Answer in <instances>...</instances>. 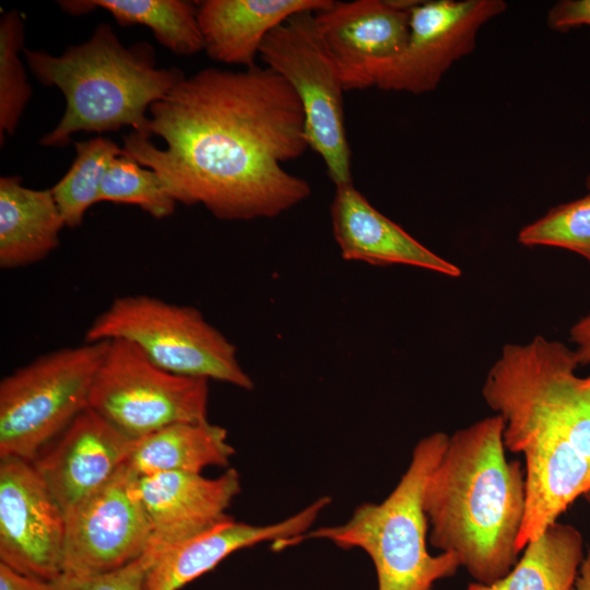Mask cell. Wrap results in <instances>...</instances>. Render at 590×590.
<instances>
[{"instance_id": "obj_1", "label": "cell", "mask_w": 590, "mask_h": 590, "mask_svg": "<svg viewBox=\"0 0 590 590\" xmlns=\"http://www.w3.org/2000/svg\"><path fill=\"white\" fill-rule=\"evenodd\" d=\"M149 118L165 148L133 131L122 138L123 156L156 172L176 202L248 221L278 216L311 192L282 166L309 148L303 107L268 67L184 75Z\"/></svg>"}, {"instance_id": "obj_2", "label": "cell", "mask_w": 590, "mask_h": 590, "mask_svg": "<svg viewBox=\"0 0 590 590\" xmlns=\"http://www.w3.org/2000/svg\"><path fill=\"white\" fill-rule=\"evenodd\" d=\"M578 366L575 350L536 335L505 344L482 387L503 417L507 451L524 458L519 552L590 488V375L578 376Z\"/></svg>"}, {"instance_id": "obj_3", "label": "cell", "mask_w": 590, "mask_h": 590, "mask_svg": "<svg viewBox=\"0 0 590 590\" xmlns=\"http://www.w3.org/2000/svg\"><path fill=\"white\" fill-rule=\"evenodd\" d=\"M506 451L498 414L456 430L422 496L429 544L455 555L475 582L485 585L507 575L520 554L526 474Z\"/></svg>"}, {"instance_id": "obj_4", "label": "cell", "mask_w": 590, "mask_h": 590, "mask_svg": "<svg viewBox=\"0 0 590 590\" xmlns=\"http://www.w3.org/2000/svg\"><path fill=\"white\" fill-rule=\"evenodd\" d=\"M34 76L61 91L64 113L39 143L64 146L79 131L106 132L132 127L150 139L149 110L185 75L178 68H157L145 42L125 46L111 26L101 23L90 39L61 55L23 50Z\"/></svg>"}, {"instance_id": "obj_5", "label": "cell", "mask_w": 590, "mask_h": 590, "mask_svg": "<svg viewBox=\"0 0 590 590\" xmlns=\"http://www.w3.org/2000/svg\"><path fill=\"white\" fill-rule=\"evenodd\" d=\"M448 438L442 432L423 437L399 483L381 503L362 504L346 522L308 531L276 551L307 539L329 540L343 550L359 548L369 556L378 590H434L437 581L455 576L461 567L450 553L428 552V522L422 504L424 485Z\"/></svg>"}, {"instance_id": "obj_6", "label": "cell", "mask_w": 590, "mask_h": 590, "mask_svg": "<svg viewBox=\"0 0 590 590\" xmlns=\"http://www.w3.org/2000/svg\"><path fill=\"white\" fill-rule=\"evenodd\" d=\"M127 340L173 374L251 390L235 345L199 309L145 294L125 295L87 328L84 342Z\"/></svg>"}, {"instance_id": "obj_7", "label": "cell", "mask_w": 590, "mask_h": 590, "mask_svg": "<svg viewBox=\"0 0 590 590\" xmlns=\"http://www.w3.org/2000/svg\"><path fill=\"white\" fill-rule=\"evenodd\" d=\"M109 341L37 356L0 382V458L33 461L81 412Z\"/></svg>"}, {"instance_id": "obj_8", "label": "cell", "mask_w": 590, "mask_h": 590, "mask_svg": "<svg viewBox=\"0 0 590 590\" xmlns=\"http://www.w3.org/2000/svg\"><path fill=\"white\" fill-rule=\"evenodd\" d=\"M314 13H297L271 31L259 57L294 90L304 110L308 145L322 158L330 179L338 186L352 182L345 90Z\"/></svg>"}, {"instance_id": "obj_9", "label": "cell", "mask_w": 590, "mask_h": 590, "mask_svg": "<svg viewBox=\"0 0 590 590\" xmlns=\"http://www.w3.org/2000/svg\"><path fill=\"white\" fill-rule=\"evenodd\" d=\"M209 380L173 374L137 345L111 340L96 373L88 408L140 439L165 426L208 421Z\"/></svg>"}, {"instance_id": "obj_10", "label": "cell", "mask_w": 590, "mask_h": 590, "mask_svg": "<svg viewBox=\"0 0 590 590\" xmlns=\"http://www.w3.org/2000/svg\"><path fill=\"white\" fill-rule=\"evenodd\" d=\"M138 480L126 462L107 483L64 514L62 574L96 575L145 553L152 531Z\"/></svg>"}, {"instance_id": "obj_11", "label": "cell", "mask_w": 590, "mask_h": 590, "mask_svg": "<svg viewBox=\"0 0 590 590\" xmlns=\"http://www.w3.org/2000/svg\"><path fill=\"white\" fill-rule=\"evenodd\" d=\"M506 9L503 0L420 1L411 10L405 47L378 71L374 86L414 95L434 91L473 51L482 26Z\"/></svg>"}, {"instance_id": "obj_12", "label": "cell", "mask_w": 590, "mask_h": 590, "mask_svg": "<svg viewBox=\"0 0 590 590\" xmlns=\"http://www.w3.org/2000/svg\"><path fill=\"white\" fill-rule=\"evenodd\" d=\"M64 512L31 461H0V562L46 581L62 574Z\"/></svg>"}, {"instance_id": "obj_13", "label": "cell", "mask_w": 590, "mask_h": 590, "mask_svg": "<svg viewBox=\"0 0 590 590\" xmlns=\"http://www.w3.org/2000/svg\"><path fill=\"white\" fill-rule=\"evenodd\" d=\"M410 14L394 0L332 1L314 13L345 92L375 85L378 71L406 45Z\"/></svg>"}, {"instance_id": "obj_14", "label": "cell", "mask_w": 590, "mask_h": 590, "mask_svg": "<svg viewBox=\"0 0 590 590\" xmlns=\"http://www.w3.org/2000/svg\"><path fill=\"white\" fill-rule=\"evenodd\" d=\"M137 440L87 408L32 463L66 514L115 475Z\"/></svg>"}, {"instance_id": "obj_15", "label": "cell", "mask_w": 590, "mask_h": 590, "mask_svg": "<svg viewBox=\"0 0 590 590\" xmlns=\"http://www.w3.org/2000/svg\"><path fill=\"white\" fill-rule=\"evenodd\" d=\"M138 487L152 531L146 551L154 557L228 519L226 510L241 491L235 469L217 477L158 472L139 476Z\"/></svg>"}, {"instance_id": "obj_16", "label": "cell", "mask_w": 590, "mask_h": 590, "mask_svg": "<svg viewBox=\"0 0 590 590\" xmlns=\"http://www.w3.org/2000/svg\"><path fill=\"white\" fill-rule=\"evenodd\" d=\"M330 504L323 496L276 523L255 526L229 517L204 533L169 547L155 557L145 578V590H179L214 569L232 553L271 541L272 548L304 535Z\"/></svg>"}, {"instance_id": "obj_17", "label": "cell", "mask_w": 590, "mask_h": 590, "mask_svg": "<svg viewBox=\"0 0 590 590\" xmlns=\"http://www.w3.org/2000/svg\"><path fill=\"white\" fill-rule=\"evenodd\" d=\"M332 232L341 256L373 266L404 264L459 278L461 270L436 255L388 219L353 186H335L330 208Z\"/></svg>"}, {"instance_id": "obj_18", "label": "cell", "mask_w": 590, "mask_h": 590, "mask_svg": "<svg viewBox=\"0 0 590 590\" xmlns=\"http://www.w3.org/2000/svg\"><path fill=\"white\" fill-rule=\"evenodd\" d=\"M332 0H204L197 2L203 49L217 62L257 66L271 31L300 12H317Z\"/></svg>"}, {"instance_id": "obj_19", "label": "cell", "mask_w": 590, "mask_h": 590, "mask_svg": "<svg viewBox=\"0 0 590 590\" xmlns=\"http://www.w3.org/2000/svg\"><path fill=\"white\" fill-rule=\"evenodd\" d=\"M64 221L51 189H31L19 176L0 178V268L37 263L56 250Z\"/></svg>"}, {"instance_id": "obj_20", "label": "cell", "mask_w": 590, "mask_h": 590, "mask_svg": "<svg viewBox=\"0 0 590 590\" xmlns=\"http://www.w3.org/2000/svg\"><path fill=\"white\" fill-rule=\"evenodd\" d=\"M234 452L225 428L209 421L181 422L138 439L127 464L138 476L201 473L208 467H227Z\"/></svg>"}, {"instance_id": "obj_21", "label": "cell", "mask_w": 590, "mask_h": 590, "mask_svg": "<svg viewBox=\"0 0 590 590\" xmlns=\"http://www.w3.org/2000/svg\"><path fill=\"white\" fill-rule=\"evenodd\" d=\"M585 556L581 533L556 521L526 545L507 575L488 585L471 582L465 590H573Z\"/></svg>"}, {"instance_id": "obj_22", "label": "cell", "mask_w": 590, "mask_h": 590, "mask_svg": "<svg viewBox=\"0 0 590 590\" xmlns=\"http://www.w3.org/2000/svg\"><path fill=\"white\" fill-rule=\"evenodd\" d=\"M69 14H85L95 9L108 11L121 26L144 25L156 40L180 56L203 49L197 19V3L182 0H71L58 1Z\"/></svg>"}, {"instance_id": "obj_23", "label": "cell", "mask_w": 590, "mask_h": 590, "mask_svg": "<svg viewBox=\"0 0 590 590\" xmlns=\"http://www.w3.org/2000/svg\"><path fill=\"white\" fill-rule=\"evenodd\" d=\"M75 157L64 176L51 187L67 227L82 225L86 211L99 202L103 178L111 161L123 155L113 140L95 137L74 143Z\"/></svg>"}, {"instance_id": "obj_24", "label": "cell", "mask_w": 590, "mask_h": 590, "mask_svg": "<svg viewBox=\"0 0 590 590\" xmlns=\"http://www.w3.org/2000/svg\"><path fill=\"white\" fill-rule=\"evenodd\" d=\"M24 50V23L19 12L0 19V138L13 135L32 96L25 68L20 58Z\"/></svg>"}, {"instance_id": "obj_25", "label": "cell", "mask_w": 590, "mask_h": 590, "mask_svg": "<svg viewBox=\"0 0 590 590\" xmlns=\"http://www.w3.org/2000/svg\"><path fill=\"white\" fill-rule=\"evenodd\" d=\"M103 201L133 204L158 220L170 216L177 204L156 172L123 155L106 170L99 191Z\"/></svg>"}, {"instance_id": "obj_26", "label": "cell", "mask_w": 590, "mask_h": 590, "mask_svg": "<svg viewBox=\"0 0 590 590\" xmlns=\"http://www.w3.org/2000/svg\"><path fill=\"white\" fill-rule=\"evenodd\" d=\"M528 247L552 246L579 253L590 263V192L550 209L518 233Z\"/></svg>"}, {"instance_id": "obj_27", "label": "cell", "mask_w": 590, "mask_h": 590, "mask_svg": "<svg viewBox=\"0 0 590 590\" xmlns=\"http://www.w3.org/2000/svg\"><path fill=\"white\" fill-rule=\"evenodd\" d=\"M155 557L149 552L109 571L76 576L61 574L50 581L51 590H145L148 570Z\"/></svg>"}, {"instance_id": "obj_28", "label": "cell", "mask_w": 590, "mask_h": 590, "mask_svg": "<svg viewBox=\"0 0 590 590\" xmlns=\"http://www.w3.org/2000/svg\"><path fill=\"white\" fill-rule=\"evenodd\" d=\"M546 24L555 32L586 25L590 28V0H560L547 12Z\"/></svg>"}, {"instance_id": "obj_29", "label": "cell", "mask_w": 590, "mask_h": 590, "mask_svg": "<svg viewBox=\"0 0 590 590\" xmlns=\"http://www.w3.org/2000/svg\"><path fill=\"white\" fill-rule=\"evenodd\" d=\"M0 590H51L50 581L22 574L0 562Z\"/></svg>"}, {"instance_id": "obj_30", "label": "cell", "mask_w": 590, "mask_h": 590, "mask_svg": "<svg viewBox=\"0 0 590 590\" xmlns=\"http://www.w3.org/2000/svg\"><path fill=\"white\" fill-rule=\"evenodd\" d=\"M569 340L576 345L575 354L580 365L590 364V312L579 319L569 330Z\"/></svg>"}, {"instance_id": "obj_31", "label": "cell", "mask_w": 590, "mask_h": 590, "mask_svg": "<svg viewBox=\"0 0 590 590\" xmlns=\"http://www.w3.org/2000/svg\"><path fill=\"white\" fill-rule=\"evenodd\" d=\"M573 590H590V551L586 554Z\"/></svg>"}, {"instance_id": "obj_32", "label": "cell", "mask_w": 590, "mask_h": 590, "mask_svg": "<svg viewBox=\"0 0 590 590\" xmlns=\"http://www.w3.org/2000/svg\"><path fill=\"white\" fill-rule=\"evenodd\" d=\"M583 497L590 504V488L585 493Z\"/></svg>"}, {"instance_id": "obj_33", "label": "cell", "mask_w": 590, "mask_h": 590, "mask_svg": "<svg viewBox=\"0 0 590 590\" xmlns=\"http://www.w3.org/2000/svg\"><path fill=\"white\" fill-rule=\"evenodd\" d=\"M586 187L587 189L589 190L590 192V174L588 175L587 179H586Z\"/></svg>"}]
</instances>
